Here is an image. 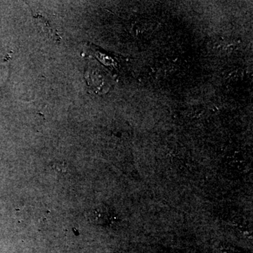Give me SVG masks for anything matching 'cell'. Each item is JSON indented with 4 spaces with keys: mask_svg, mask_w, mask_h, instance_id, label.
Listing matches in <instances>:
<instances>
[{
    "mask_svg": "<svg viewBox=\"0 0 253 253\" xmlns=\"http://www.w3.org/2000/svg\"><path fill=\"white\" fill-rule=\"evenodd\" d=\"M52 168L55 171L61 173V174H65V173L67 172L68 166L64 162L54 163L53 164Z\"/></svg>",
    "mask_w": 253,
    "mask_h": 253,
    "instance_id": "cell-1",
    "label": "cell"
}]
</instances>
